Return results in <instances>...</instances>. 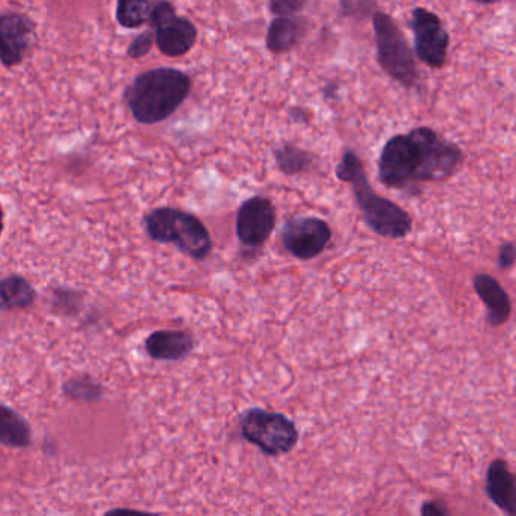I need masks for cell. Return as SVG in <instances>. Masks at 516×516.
Listing matches in <instances>:
<instances>
[{"label":"cell","mask_w":516,"mask_h":516,"mask_svg":"<svg viewBox=\"0 0 516 516\" xmlns=\"http://www.w3.org/2000/svg\"><path fill=\"white\" fill-rule=\"evenodd\" d=\"M193 81L170 67L141 73L123 94L132 117L141 125H156L173 116L190 96Z\"/></svg>","instance_id":"1"},{"label":"cell","mask_w":516,"mask_h":516,"mask_svg":"<svg viewBox=\"0 0 516 516\" xmlns=\"http://www.w3.org/2000/svg\"><path fill=\"white\" fill-rule=\"evenodd\" d=\"M336 178L352 185L356 203L365 223L374 234L389 240H401L412 231V217L397 203L379 196L368 182L367 171L355 150H346L336 167Z\"/></svg>","instance_id":"2"},{"label":"cell","mask_w":516,"mask_h":516,"mask_svg":"<svg viewBox=\"0 0 516 516\" xmlns=\"http://www.w3.org/2000/svg\"><path fill=\"white\" fill-rule=\"evenodd\" d=\"M147 235L159 244H175L194 261H205L211 255L212 238L205 224L187 211L156 208L144 217Z\"/></svg>","instance_id":"3"},{"label":"cell","mask_w":516,"mask_h":516,"mask_svg":"<svg viewBox=\"0 0 516 516\" xmlns=\"http://www.w3.org/2000/svg\"><path fill=\"white\" fill-rule=\"evenodd\" d=\"M374 35H376L377 60L386 75L403 87H417L420 81L417 61L414 52L409 47L405 34L398 28L395 20L389 14L374 13Z\"/></svg>","instance_id":"4"},{"label":"cell","mask_w":516,"mask_h":516,"mask_svg":"<svg viewBox=\"0 0 516 516\" xmlns=\"http://www.w3.org/2000/svg\"><path fill=\"white\" fill-rule=\"evenodd\" d=\"M408 137L417 155V184L447 181L464 162L461 147L445 140L433 129L420 126L412 129Z\"/></svg>","instance_id":"5"},{"label":"cell","mask_w":516,"mask_h":516,"mask_svg":"<svg viewBox=\"0 0 516 516\" xmlns=\"http://www.w3.org/2000/svg\"><path fill=\"white\" fill-rule=\"evenodd\" d=\"M241 436L267 456H282L299 442L296 423L283 414L253 408L240 420Z\"/></svg>","instance_id":"6"},{"label":"cell","mask_w":516,"mask_h":516,"mask_svg":"<svg viewBox=\"0 0 516 516\" xmlns=\"http://www.w3.org/2000/svg\"><path fill=\"white\" fill-rule=\"evenodd\" d=\"M379 178L385 187L409 190L417 185V155L406 135H394L386 141L379 159Z\"/></svg>","instance_id":"7"},{"label":"cell","mask_w":516,"mask_h":516,"mask_svg":"<svg viewBox=\"0 0 516 516\" xmlns=\"http://www.w3.org/2000/svg\"><path fill=\"white\" fill-rule=\"evenodd\" d=\"M411 28L414 31L415 53L421 63L432 69H441L447 61L450 35L441 19L426 8H415Z\"/></svg>","instance_id":"8"},{"label":"cell","mask_w":516,"mask_h":516,"mask_svg":"<svg viewBox=\"0 0 516 516\" xmlns=\"http://www.w3.org/2000/svg\"><path fill=\"white\" fill-rule=\"evenodd\" d=\"M332 240V229L318 217H294L282 229V243L300 261H309L323 253Z\"/></svg>","instance_id":"9"},{"label":"cell","mask_w":516,"mask_h":516,"mask_svg":"<svg viewBox=\"0 0 516 516\" xmlns=\"http://www.w3.org/2000/svg\"><path fill=\"white\" fill-rule=\"evenodd\" d=\"M276 226V209L262 196L250 197L238 209L237 237L243 246L259 249L267 243Z\"/></svg>","instance_id":"10"},{"label":"cell","mask_w":516,"mask_h":516,"mask_svg":"<svg viewBox=\"0 0 516 516\" xmlns=\"http://www.w3.org/2000/svg\"><path fill=\"white\" fill-rule=\"evenodd\" d=\"M37 25L22 13L0 14V63L16 67L25 61Z\"/></svg>","instance_id":"11"},{"label":"cell","mask_w":516,"mask_h":516,"mask_svg":"<svg viewBox=\"0 0 516 516\" xmlns=\"http://www.w3.org/2000/svg\"><path fill=\"white\" fill-rule=\"evenodd\" d=\"M153 28V40L162 55L179 58L187 55L197 41V28L190 19L175 11L165 14Z\"/></svg>","instance_id":"12"},{"label":"cell","mask_w":516,"mask_h":516,"mask_svg":"<svg viewBox=\"0 0 516 516\" xmlns=\"http://www.w3.org/2000/svg\"><path fill=\"white\" fill-rule=\"evenodd\" d=\"M194 346V336L185 330H156L144 342L147 355L162 362L182 361L191 355Z\"/></svg>","instance_id":"13"},{"label":"cell","mask_w":516,"mask_h":516,"mask_svg":"<svg viewBox=\"0 0 516 516\" xmlns=\"http://www.w3.org/2000/svg\"><path fill=\"white\" fill-rule=\"evenodd\" d=\"M477 296L485 303L488 311V323L492 327H500L509 321L512 314V303L501 283L489 274H476L473 280Z\"/></svg>","instance_id":"14"},{"label":"cell","mask_w":516,"mask_h":516,"mask_svg":"<svg viewBox=\"0 0 516 516\" xmlns=\"http://www.w3.org/2000/svg\"><path fill=\"white\" fill-rule=\"evenodd\" d=\"M486 494L507 515H516V479L506 461L497 459L489 465Z\"/></svg>","instance_id":"15"},{"label":"cell","mask_w":516,"mask_h":516,"mask_svg":"<svg viewBox=\"0 0 516 516\" xmlns=\"http://www.w3.org/2000/svg\"><path fill=\"white\" fill-rule=\"evenodd\" d=\"M306 20L299 17H276L270 23L267 34V47L276 55L290 52L305 37Z\"/></svg>","instance_id":"16"},{"label":"cell","mask_w":516,"mask_h":516,"mask_svg":"<svg viewBox=\"0 0 516 516\" xmlns=\"http://www.w3.org/2000/svg\"><path fill=\"white\" fill-rule=\"evenodd\" d=\"M37 299V291L25 277L13 276L0 279V311L11 312L31 308Z\"/></svg>","instance_id":"17"},{"label":"cell","mask_w":516,"mask_h":516,"mask_svg":"<svg viewBox=\"0 0 516 516\" xmlns=\"http://www.w3.org/2000/svg\"><path fill=\"white\" fill-rule=\"evenodd\" d=\"M0 444L19 450L32 445V429L28 421L4 403H0Z\"/></svg>","instance_id":"18"},{"label":"cell","mask_w":516,"mask_h":516,"mask_svg":"<svg viewBox=\"0 0 516 516\" xmlns=\"http://www.w3.org/2000/svg\"><path fill=\"white\" fill-rule=\"evenodd\" d=\"M277 167L288 176L303 175L314 167V156L308 150L300 149L294 144H283L274 150Z\"/></svg>","instance_id":"19"},{"label":"cell","mask_w":516,"mask_h":516,"mask_svg":"<svg viewBox=\"0 0 516 516\" xmlns=\"http://www.w3.org/2000/svg\"><path fill=\"white\" fill-rule=\"evenodd\" d=\"M153 7L155 2H149V0H120L116 10L117 22L126 29L149 25Z\"/></svg>","instance_id":"20"},{"label":"cell","mask_w":516,"mask_h":516,"mask_svg":"<svg viewBox=\"0 0 516 516\" xmlns=\"http://www.w3.org/2000/svg\"><path fill=\"white\" fill-rule=\"evenodd\" d=\"M63 392L69 400L84 403H94L103 397L102 385L90 376L72 377L64 383Z\"/></svg>","instance_id":"21"},{"label":"cell","mask_w":516,"mask_h":516,"mask_svg":"<svg viewBox=\"0 0 516 516\" xmlns=\"http://www.w3.org/2000/svg\"><path fill=\"white\" fill-rule=\"evenodd\" d=\"M84 293L69 288H55L52 291V309L63 317H75L84 308Z\"/></svg>","instance_id":"22"},{"label":"cell","mask_w":516,"mask_h":516,"mask_svg":"<svg viewBox=\"0 0 516 516\" xmlns=\"http://www.w3.org/2000/svg\"><path fill=\"white\" fill-rule=\"evenodd\" d=\"M305 7L306 2H299V0H273L270 2L271 14L277 17H296Z\"/></svg>","instance_id":"23"},{"label":"cell","mask_w":516,"mask_h":516,"mask_svg":"<svg viewBox=\"0 0 516 516\" xmlns=\"http://www.w3.org/2000/svg\"><path fill=\"white\" fill-rule=\"evenodd\" d=\"M153 43H155V40H153V32H143V34L138 35V37L129 44V58H132V60H141L143 56H146L147 53L150 52Z\"/></svg>","instance_id":"24"},{"label":"cell","mask_w":516,"mask_h":516,"mask_svg":"<svg viewBox=\"0 0 516 516\" xmlns=\"http://www.w3.org/2000/svg\"><path fill=\"white\" fill-rule=\"evenodd\" d=\"M516 249L512 241H507L501 246L500 253H498V265L503 270H509L515 265Z\"/></svg>","instance_id":"25"},{"label":"cell","mask_w":516,"mask_h":516,"mask_svg":"<svg viewBox=\"0 0 516 516\" xmlns=\"http://www.w3.org/2000/svg\"><path fill=\"white\" fill-rule=\"evenodd\" d=\"M103 516H161L158 513L144 512V510L126 509V507H117V509L108 510Z\"/></svg>","instance_id":"26"},{"label":"cell","mask_w":516,"mask_h":516,"mask_svg":"<svg viewBox=\"0 0 516 516\" xmlns=\"http://www.w3.org/2000/svg\"><path fill=\"white\" fill-rule=\"evenodd\" d=\"M421 516H448L445 512L444 507L441 504L435 503V501H427L421 507Z\"/></svg>","instance_id":"27"},{"label":"cell","mask_w":516,"mask_h":516,"mask_svg":"<svg viewBox=\"0 0 516 516\" xmlns=\"http://www.w3.org/2000/svg\"><path fill=\"white\" fill-rule=\"evenodd\" d=\"M5 227V212L4 208H2V205H0V235H2V232H4Z\"/></svg>","instance_id":"28"}]
</instances>
